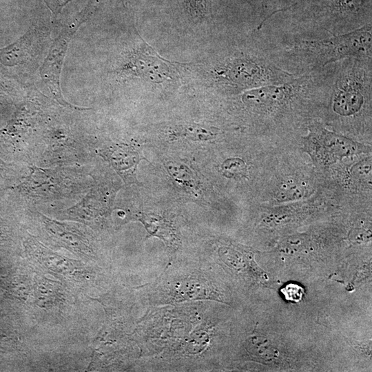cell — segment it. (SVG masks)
Segmentation results:
<instances>
[{"instance_id": "6da1fadb", "label": "cell", "mask_w": 372, "mask_h": 372, "mask_svg": "<svg viewBox=\"0 0 372 372\" xmlns=\"http://www.w3.org/2000/svg\"><path fill=\"white\" fill-rule=\"evenodd\" d=\"M260 30L273 60L296 76L319 71L344 59L372 58L371 23L337 35L299 29Z\"/></svg>"}, {"instance_id": "7a4b0ae2", "label": "cell", "mask_w": 372, "mask_h": 372, "mask_svg": "<svg viewBox=\"0 0 372 372\" xmlns=\"http://www.w3.org/2000/svg\"><path fill=\"white\" fill-rule=\"evenodd\" d=\"M136 290L140 302L147 308L197 301L227 304L212 267L199 257L169 262L156 279Z\"/></svg>"}, {"instance_id": "3957f363", "label": "cell", "mask_w": 372, "mask_h": 372, "mask_svg": "<svg viewBox=\"0 0 372 372\" xmlns=\"http://www.w3.org/2000/svg\"><path fill=\"white\" fill-rule=\"evenodd\" d=\"M305 137L309 152L320 163H331L344 156H349L364 151V145L342 135L327 130L315 122L309 127Z\"/></svg>"}, {"instance_id": "277c9868", "label": "cell", "mask_w": 372, "mask_h": 372, "mask_svg": "<svg viewBox=\"0 0 372 372\" xmlns=\"http://www.w3.org/2000/svg\"><path fill=\"white\" fill-rule=\"evenodd\" d=\"M74 176L65 170L33 167L23 183V188L31 197L58 199L69 196L72 191Z\"/></svg>"}, {"instance_id": "5b68a950", "label": "cell", "mask_w": 372, "mask_h": 372, "mask_svg": "<svg viewBox=\"0 0 372 372\" xmlns=\"http://www.w3.org/2000/svg\"><path fill=\"white\" fill-rule=\"evenodd\" d=\"M75 30L63 32L54 41L41 67V76L58 102L67 107H75L63 97L60 88V74L69 41Z\"/></svg>"}, {"instance_id": "8992f818", "label": "cell", "mask_w": 372, "mask_h": 372, "mask_svg": "<svg viewBox=\"0 0 372 372\" xmlns=\"http://www.w3.org/2000/svg\"><path fill=\"white\" fill-rule=\"evenodd\" d=\"M45 227L52 239L64 247L81 254H91L92 249L86 234L78 225L43 217Z\"/></svg>"}, {"instance_id": "52a82bcc", "label": "cell", "mask_w": 372, "mask_h": 372, "mask_svg": "<svg viewBox=\"0 0 372 372\" xmlns=\"http://www.w3.org/2000/svg\"><path fill=\"white\" fill-rule=\"evenodd\" d=\"M27 249L37 262L54 272L65 273L70 272V269L74 267L75 261L53 253L34 238H30L27 242Z\"/></svg>"}, {"instance_id": "ba28073f", "label": "cell", "mask_w": 372, "mask_h": 372, "mask_svg": "<svg viewBox=\"0 0 372 372\" xmlns=\"http://www.w3.org/2000/svg\"><path fill=\"white\" fill-rule=\"evenodd\" d=\"M245 350L251 358L260 362L271 361L278 355V351L269 341L258 335H251L247 338Z\"/></svg>"}, {"instance_id": "9c48e42d", "label": "cell", "mask_w": 372, "mask_h": 372, "mask_svg": "<svg viewBox=\"0 0 372 372\" xmlns=\"http://www.w3.org/2000/svg\"><path fill=\"white\" fill-rule=\"evenodd\" d=\"M127 148H116L108 153L107 157L114 168L121 176H124L125 180L129 179L132 168L136 163L137 155L134 156Z\"/></svg>"}, {"instance_id": "30bf717a", "label": "cell", "mask_w": 372, "mask_h": 372, "mask_svg": "<svg viewBox=\"0 0 372 372\" xmlns=\"http://www.w3.org/2000/svg\"><path fill=\"white\" fill-rule=\"evenodd\" d=\"M304 187L295 183H287L282 185L276 194V198L279 201L293 200L304 195Z\"/></svg>"}, {"instance_id": "8fae6325", "label": "cell", "mask_w": 372, "mask_h": 372, "mask_svg": "<svg viewBox=\"0 0 372 372\" xmlns=\"http://www.w3.org/2000/svg\"><path fill=\"white\" fill-rule=\"evenodd\" d=\"M221 167L223 174L231 178L242 176L246 171L245 163L238 158L226 160Z\"/></svg>"}, {"instance_id": "7c38bea8", "label": "cell", "mask_w": 372, "mask_h": 372, "mask_svg": "<svg viewBox=\"0 0 372 372\" xmlns=\"http://www.w3.org/2000/svg\"><path fill=\"white\" fill-rule=\"evenodd\" d=\"M216 129L206 127L198 125H191L185 127V132L187 135L196 139L207 140L212 138L216 134Z\"/></svg>"}, {"instance_id": "4fadbf2b", "label": "cell", "mask_w": 372, "mask_h": 372, "mask_svg": "<svg viewBox=\"0 0 372 372\" xmlns=\"http://www.w3.org/2000/svg\"><path fill=\"white\" fill-rule=\"evenodd\" d=\"M185 8L193 19H200L205 17V0H183Z\"/></svg>"}, {"instance_id": "5bb4252c", "label": "cell", "mask_w": 372, "mask_h": 372, "mask_svg": "<svg viewBox=\"0 0 372 372\" xmlns=\"http://www.w3.org/2000/svg\"><path fill=\"white\" fill-rule=\"evenodd\" d=\"M281 291L287 300L297 302L302 299L304 289L298 285L290 283L282 288Z\"/></svg>"}, {"instance_id": "9a60e30c", "label": "cell", "mask_w": 372, "mask_h": 372, "mask_svg": "<svg viewBox=\"0 0 372 372\" xmlns=\"http://www.w3.org/2000/svg\"><path fill=\"white\" fill-rule=\"evenodd\" d=\"M371 159L362 161L352 167L353 175L359 179H366L371 178Z\"/></svg>"}]
</instances>
